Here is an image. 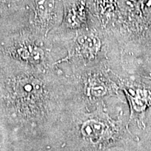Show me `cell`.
Listing matches in <instances>:
<instances>
[{
    "instance_id": "obj_1",
    "label": "cell",
    "mask_w": 151,
    "mask_h": 151,
    "mask_svg": "<svg viewBox=\"0 0 151 151\" xmlns=\"http://www.w3.org/2000/svg\"><path fill=\"white\" fill-rule=\"evenodd\" d=\"M31 0H0V19L20 16Z\"/></svg>"
},
{
    "instance_id": "obj_2",
    "label": "cell",
    "mask_w": 151,
    "mask_h": 151,
    "mask_svg": "<svg viewBox=\"0 0 151 151\" xmlns=\"http://www.w3.org/2000/svg\"><path fill=\"white\" fill-rule=\"evenodd\" d=\"M105 127L103 123L93 120L85 122L81 128L83 135L93 142H97L101 139Z\"/></svg>"
},
{
    "instance_id": "obj_3",
    "label": "cell",
    "mask_w": 151,
    "mask_h": 151,
    "mask_svg": "<svg viewBox=\"0 0 151 151\" xmlns=\"http://www.w3.org/2000/svg\"><path fill=\"white\" fill-rule=\"evenodd\" d=\"M79 43L84 52L88 54H94L99 48V41L97 38L83 37L79 39Z\"/></svg>"
},
{
    "instance_id": "obj_4",
    "label": "cell",
    "mask_w": 151,
    "mask_h": 151,
    "mask_svg": "<svg viewBox=\"0 0 151 151\" xmlns=\"http://www.w3.org/2000/svg\"><path fill=\"white\" fill-rule=\"evenodd\" d=\"M106 89L101 84H95L92 86L90 88V93L94 96H102L103 94L106 93Z\"/></svg>"
}]
</instances>
